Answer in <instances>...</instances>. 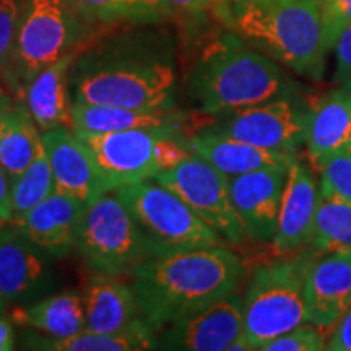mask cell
<instances>
[{
	"mask_svg": "<svg viewBox=\"0 0 351 351\" xmlns=\"http://www.w3.org/2000/svg\"><path fill=\"white\" fill-rule=\"evenodd\" d=\"M85 330L98 333L124 332L147 322L137 296L122 276L93 274L82 291Z\"/></svg>",
	"mask_w": 351,
	"mask_h": 351,
	"instance_id": "d6986e66",
	"label": "cell"
},
{
	"mask_svg": "<svg viewBox=\"0 0 351 351\" xmlns=\"http://www.w3.org/2000/svg\"><path fill=\"white\" fill-rule=\"evenodd\" d=\"M160 333V348L165 350L225 351L244 333L243 298L232 293L199 313L169 324Z\"/></svg>",
	"mask_w": 351,
	"mask_h": 351,
	"instance_id": "4fadbf2b",
	"label": "cell"
},
{
	"mask_svg": "<svg viewBox=\"0 0 351 351\" xmlns=\"http://www.w3.org/2000/svg\"><path fill=\"white\" fill-rule=\"evenodd\" d=\"M73 130L91 155L104 192L150 181L191 153L187 138L181 134V125L108 134Z\"/></svg>",
	"mask_w": 351,
	"mask_h": 351,
	"instance_id": "8992f818",
	"label": "cell"
},
{
	"mask_svg": "<svg viewBox=\"0 0 351 351\" xmlns=\"http://www.w3.org/2000/svg\"><path fill=\"white\" fill-rule=\"evenodd\" d=\"M320 0H219L215 8L226 28L298 75L319 82L327 47Z\"/></svg>",
	"mask_w": 351,
	"mask_h": 351,
	"instance_id": "3957f363",
	"label": "cell"
},
{
	"mask_svg": "<svg viewBox=\"0 0 351 351\" xmlns=\"http://www.w3.org/2000/svg\"><path fill=\"white\" fill-rule=\"evenodd\" d=\"M176 49L155 25H134L78 52L70 69L72 103L174 109Z\"/></svg>",
	"mask_w": 351,
	"mask_h": 351,
	"instance_id": "6da1fadb",
	"label": "cell"
},
{
	"mask_svg": "<svg viewBox=\"0 0 351 351\" xmlns=\"http://www.w3.org/2000/svg\"><path fill=\"white\" fill-rule=\"evenodd\" d=\"M187 143L189 150L204 158L228 178L275 166H289L296 158V153L265 150L243 140L218 134L207 127L187 137Z\"/></svg>",
	"mask_w": 351,
	"mask_h": 351,
	"instance_id": "ffe728a7",
	"label": "cell"
},
{
	"mask_svg": "<svg viewBox=\"0 0 351 351\" xmlns=\"http://www.w3.org/2000/svg\"><path fill=\"white\" fill-rule=\"evenodd\" d=\"M41 150V130L28 111L19 106L15 119L0 140V165L13 181L33 163Z\"/></svg>",
	"mask_w": 351,
	"mask_h": 351,
	"instance_id": "4316f807",
	"label": "cell"
},
{
	"mask_svg": "<svg viewBox=\"0 0 351 351\" xmlns=\"http://www.w3.org/2000/svg\"><path fill=\"white\" fill-rule=\"evenodd\" d=\"M16 111H19V106L12 108V109H7V111H2L0 112V140H2L3 134H5L8 127L12 125L13 119H15L16 116Z\"/></svg>",
	"mask_w": 351,
	"mask_h": 351,
	"instance_id": "74e56055",
	"label": "cell"
},
{
	"mask_svg": "<svg viewBox=\"0 0 351 351\" xmlns=\"http://www.w3.org/2000/svg\"><path fill=\"white\" fill-rule=\"evenodd\" d=\"M326 350L330 351H351V306L332 328L330 339L327 340Z\"/></svg>",
	"mask_w": 351,
	"mask_h": 351,
	"instance_id": "836d02e7",
	"label": "cell"
},
{
	"mask_svg": "<svg viewBox=\"0 0 351 351\" xmlns=\"http://www.w3.org/2000/svg\"><path fill=\"white\" fill-rule=\"evenodd\" d=\"M129 278L143 319L160 333L176 320L238 293L245 267L238 254L221 244L150 257Z\"/></svg>",
	"mask_w": 351,
	"mask_h": 351,
	"instance_id": "7a4b0ae2",
	"label": "cell"
},
{
	"mask_svg": "<svg viewBox=\"0 0 351 351\" xmlns=\"http://www.w3.org/2000/svg\"><path fill=\"white\" fill-rule=\"evenodd\" d=\"M15 348V328L12 319L0 314V351H10Z\"/></svg>",
	"mask_w": 351,
	"mask_h": 351,
	"instance_id": "d590c367",
	"label": "cell"
},
{
	"mask_svg": "<svg viewBox=\"0 0 351 351\" xmlns=\"http://www.w3.org/2000/svg\"><path fill=\"white\" fill-rule=\"evenodd\" d=\"M182 125V116L174 109H134L109 104L72 103V129L108 134L147 127Z\"/></svg>",
	"mask_w": 351,
	"mask_h": 351,
	"instance_id": "603a6c76",
	"label": "cell"
},
{
	"mask_svg": "<svg viewBox=\"0 0 351 351\" xmlns=\"http://www.w3.org/2000/svg\"><path fill=\"white\" fill-rule=\"evenodd\" d=\"M309 111L289 96L215 116L207 129L265 150L296 153L306 142Z\"/></svg>",
	"mask_w": 351,
	"mask_h": 351,
	"instance_id": "8fae6325",
	"label": "cell"
},
{
	"mask_svg": "<svg viewBox=\"0 0 351 351\" xmlns=\"http://www.w3.org/2000/svg\"><path fill=\"white\" fill-rule=\"evenodd\" d=\"M90 23L160 25L174 13L168 0H70Z\"/></svg>",
	"mask_w": 351,
	"mask_h": 351,
	"instance_id": "484cf974",
	"label": "cell"
},
{
	"mask_svg": "<svg viewBox=\"0 0 351 351\" xmlns=\"http://www.w3.org/2000/svg\"><path fill=\"white\" fill-rule=\"evenodd\" d=\"M7 309V302L3 300V296L0 295V314H3V311Z\"/></svg>",
	"mask_w": 351,
	"mask_h": 351,
	"instance_id": "b9f144b4",
	"label": "cell"
},
{
	"mask_svg": "<svg viewBox=\"0 0 351 351\" xmlns=\"http://www.w3.org/2000/svg\"><path fill=\"white\" fill-rule=\"evenodd\" d=\"M340 88H341V90H343L345 91V93H348L350 96H351V78H348V80H345L343 83H340Z\"/></svg>",
	"mask_w": 351,
	"mask_h": 351,
	"instance_id": "60d3db41",
	"label": "cell"
},
{
	"mask_svg": "<svg viewBox=\"0 0 351 351\" xmlns=\"http://www.w3.org/2000/svg\"><path fill=\"white\" fill-rule=\"evenodd\" d=\"M187 93L200 112L215 117L291 95L293 82L282 64L228 32L204 46L189 72Z\"/></svg>",
	"mask_w": 351,
	"mask_h": 351,
	"instance_id": "277c9868",
	"label": "cell"
},
{
	"mask_svg": "<svg viewBox=\"0 0 351 351\" xmlns=\"http://www.w3.org/2000/svg\"><path fill=\"white\" fill-rule=\"evenodd\" d=\"M82 47L41 70L21 93L25 101L23 108L41 132L64 125L72 127L70 69Z\"/></svg>",
	"mask_w": 351,
	"mask_h": 351,
	"instance_id": "44dd1931",
	"label": "cell"
},
{
	"mask_svg": "<svg viewBox=\"0 0 351 351\" xmlns=\"http://www.w3.org/2000/svg\"><path fill=\"white\" fill-rule=\"evenodd\" d=\"M114 192L137 221L147 244L148 258L226 244L174 192L153 179Z\"/></svg>",
	"mask_w": 351,
	"mask_h": 351,
	"instance_id": "ba28073f",
	"label": "cell"
},
{
	"mask_svg": "<svg viewBox=\"0 0 351 351\" xmlns=\"http://www.w3.org/2000/svg\"><path fill=\"white\" fill-rule=\"evenodd\" d=\"M12 108H15V104H13L12 95L8 93L5 85L0 82V112L7 111V109H12Z\"/></svg>",
	"mask_w": 351,
	"mask_h": 351,
	"instance_id": "f35d334b",
	"label": "cell"
},
{
	"mask_svg": "<svg viewBox=\"0 0 351 351\" xmlns=\"http://www.w3.org/2000/svg\"><path fill=\"white\" fill-rule=\"evenodd\" d=\"M319 3L324 43L330 52L341 34L351 26V0H320Z\"/></svg>",
	"mask_w": 351,
	"mask_h": 351,
	"instance_id": "1f68e13d",
	"label": "cell"
},
{
	"mask_svg": "<svg viewBox=\"0 0 351 351\" xmlns=\"http://www.w3.org/2000/svg\"><path fill=\"white\" fill-rule=\"evenodd\" d=\"M41 140L49 158L57 192L83 202L86 207L99 195L106 194L91 155L72 127L64 125L41 132Z\"/></svg>",
	"mask_w": 351,
	"mask_h": 351,
	"instance_id": "e0dca14e",
	"label": "cell"
},
{
	"mask_svg": "<svg viewBox=\"0 0 351 351\" xmlns=\"http://www.w3.org/2000/svg\"><path fill=\"white\" fill-rule=\"evenodd\" d=\"M304 145L315 171L351 147V96L341 88L324 95L309 111Z\"/></svg>",
	"mask_w": 351,
	"mask_h": 351,
	"instance_id": "7402d4cb",
	"label": "cell"
},
{
	"mask_svg": "<svg viewBox=\"0 0 351 351\" xmlns=\"http://www.w3.org/2000/svg\"><path fill=\"white\" fill-rule=\"evenodd\" d=\"M0 218L13 223L12 208V179L0 165ZM15 225V223H13Z\"/></svg>",
	"mask_w": 351,
	"mask_h": 351,
	"instance_id": "e575fe53",
	"label": "cell"
},
{
	"mask_svg": "<svg viewBox=\"0 0 351 351\" xmlns=\"http://www.w3.org/2000/svg\"><path fill=\"white\" fill-rule=\"evenodd\" d=\"M75 251L91 274L114 276H130L148 258L142 231L116 192H106L88 205Z\"/></svg>",
	"mask_w": 351,
	"mask_h": 351,
	"instance_id": "9c48e42d",
	"label": "cell"
},
{
	"mask_svg": "<svg viewBox=\"0 0 351 351\" xmlns=\"http://www.w3.org/2000/svg\"><path fill=\"white\" fill-rule=\"evenodd\" d=\"M320 189L309 166L295 158L288 166L275 238L271 247L280 256L309 247L314 236Z\"/></svg>",
	"mask_w": 351,
	"mask_h": 351,
	"instance_id": "9a60e30c",
	"label": "cell"
},
{
	"mask_svg": "<svg viewBox=\"0 0 351 351\" xmlns=\"http://www.w3.org/2000/svg\"><path fill=\"white\" fill-rule=\"evenodd\" d=\"M54 192V174H52L49 158L43 147L33 163L12 181L13 223L20 226L26 215Z\"/></svg>",
	"mask_w": 351,
	"mask_h": 351,
	"instance_id": "83f0119b",
	"label": "cell"
},
{
	"mask_svg": "<svg viewBox=\"0 0 351 351\" xmlns=\"http://www.w3.org/2000/svg\"><path fill=\"white\" fill-rule=\"evenodd\" d=\"M317 173L320 195L330 200L351 202V147L332 156Z\"/></svg>",
	"mask_w": 351,
	"mask_h": 351,
	"instance_id": "f546056e",
	"label": "cell"
},
{
	"mask_svg": "<svg viewBox=\"0 0 351 351\" xmlns=\"http://www.w3.org/2000/svg\"><path fill=\"white\" fill-rule=\"evenodd\" d=\"M307 322L332 330L351 306V249L315 257L306 275Z\"/></svg>",
	"mask_w": 351,
	"mask_h": 351,
	"instance_id": "2e32d148",
	"label": "cell"
},
{
	"mask_svg": "<svg viewBox=\"0 0 351 351\" xmlns=\"http://www.w3.org/2000/svg\"><path fill=\"white\" fill-rule=\"evenodd\" d=\"M153 181L174 192L226 244L245 243L247 236L231 202L230 178L204 158L191 152L173 168L156 174Z\"/></svg>",
	"mask_w": 351,
	"mask_h": 351,
	"instance_id": "30bf717a",
	"label": "cell"
},
{
	"mask_svg": "<svg viewBox=\"0 0 351 351\" xmlns=\"http://www.w3.org/2000/svg\"><path fill=\"white\" fill-rule=\"evenodd\" d=\"M174 8L187 13H200L205 8V0H168Z\"/></svg>",
	"mask_w": 351,
	"mask_h": 351,
	"instance_id": "8d00e7d4",
	"label": "cell"
},
{
	"mask_svg": "<svg viewBox=\"0 0 351 351\" xmlns=\"http://www.w3.org/2000/svg\"><path fill=\"white\" fill-rule=\"evenodd\" d=\"M288 166L257 169L230 178V194L247 239L271 243L278 226Z\"/></svg>",
	"mask_w": 351,
	"mask_h": 351,
	"instance_id": "7c38bea8",
	"label": "cell"
},
{
	"mask_svg": "<svg viewBox=\"0 0 351 351\" xmlns=\"http://www.w3.org/2000/svg\"><path fill=\"white\" fill-rule=\"evenodd\" d=\"M47 258L19 225L0 236V295L7 306L32 304L51 288Z\"/></svg>",
	"mask_w": 351,
	"mask_h": 351,
	"instance_id": "5bb4252c",
	"label": "cell"
},
{
	"mask_svg": "<svg viewBox=\"0 0 351 351\" xmlns=\"http://www.w3.org/2000/svg\"><path fill=\"white\" fill-rule=\"evenodd\" d=\"M86 205L54 192L21 221V230L49 258H62L75 249Z\"/></svg>",
	"mask_w": 351,
	"mask_h": 351,
	"instance_id": "ac0fdd59",
	"label": "cell"
},
{
	"mask_svg": "<svg viewBox=\"0 0 351 351\" xmlns=\"http://www.w3.org/2000/svg\"><path fill=\"white\" fill-rule=\"evenodd\" d=\"M12 225H13V223H8V221H5V219L0 218V236H2L3 232H5Z\"/></svg>",
	"mask_w": 351,
	"mask_h": 351,
	"instance_id": "ab89813d",
	"label": "cell"
},
{
	"mask_svg": "<svg viewBox=\"0 0 351 351\" xmlns=\"http://www.w3.org/2000/svg\"><path fill=\"white\" fill-rule=\"evenodd\" d=\"M88 25L70 0H26L15 46L3 69L8 86L21 95L41 70L80 49Z\"/></svg>",
	"mask_w": 351,
	"mask_h": 351,
	"instance_id": "52a82bcc",
	"label": "cell"
},
{
	"mask_svg": "<svg viewBox=\"0 0 351 351\" xmlns=\"http://www.w3.org/2000/svg\"><path fill=\"white\" fill-rule=\"evenodd\" d=\"M29 348L47 351H145L160 348L158 332L148 322L127 328L124 332L98 333L83 330L75 335L64 337H33Z\"/></svg>",
	"mask_w": 351,
	"mask_h": 351,
	"instance_id": "d4e9b609",
	"label": "cell"
},
{
	"mask_svg": "<svg viewBox=\"0 0 351 351\" xmlns=\"http://www.w3.org/2000/svg\"><path fill=\"white\" fill-rule=\"evenodd\" d=\"M26 0H0V72L10 60Z\"/></svg>",
	"mask_w": 351,
	"mask_h": 351,
	"instance_id": "d6a6232c",
	"label": "cell"
},
{
	"mask_svg": "<svg viewBox=\"0 0 351 351\" xmlns=\"http://www.w3.org/2000/svg\"><path fill=\"white\" fill-rule=\"evenodd\" d=\"M16 320L43 335L64 337L85 330V311L82 293L75 289L43 296L32 304L20 306Z\"/></svg>",
	"mask_w": 351,
	"mask_h": 351,
	"instance_id": "cb8c5ba5",
	"label": "cell"
},
{
	"mask_svg": "<svg viewBox=\"0 0 351 351\" xmlns=\"http://www.w3.org/2000/svg\"><path fill=\"white\" fill-rule=\"evenodd\" d=\"M311 249L319 254L351 249V202L320 195Z\"/></svg>",
	"mask_w": 351,
	"mask_h": 351,
	"instance_id": "f1b7e54d",
	"label": "cell"
},
{
	"mask_svg": "<svg viewBox=\"0 0 351 351\" xmlns=\"http://www.w3.org/2000/svg\"><path fill=\"white\" fill-rule=\"evenodd\" d=\"M317 256L302 249L254 267L243 298L244 335L252 350L307 322L304 282Z\"/></svg>",
	"mask_w": 351,
	"mask_h": 351,
	"instance_id": "5b68a950",
	"label": "cell"
},
{
	"mask_svg": "<svg viewBox=\"0 0 351 351\" xmlns=\"http://www.w3.org/2000/svg\"><path fill=\"white\" fill-rule=\"evenodd\" d=\"M326 345L322 330L314 324L304 322L276 337L263 346V351H322L326 350Z\"/></svg>",
	"mask_w": 351,
	"mask_h": 351,
	"instance_id": "4dcf8cb0",
	"label": "cell"
}]
</instances>
